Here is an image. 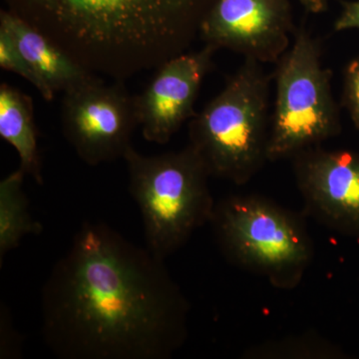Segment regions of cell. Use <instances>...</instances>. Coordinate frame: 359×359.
Wrapping results in <instances>:
<instances>
[{"label": "cell", "instance_id": "cell-17", "mask_svg": "<svg viewBox=\"0 0 359 359\" xmlns=\"http://www.w3.org/2000/svg\"><path fill=\"white\" fill-rule=\"evenodd\" d=\"M334 32L359 29V0L342 2V11L334 25Z\"/></svg>", "mask_w": 359, "mask_h": 359}, {"label": "cell", "instance_id": "cell-8", "mask_svg": "<svg viewBox=\"0 0 359 359\" xmlns=\"http://www.w3.org/2000/svg\"><path fill=\"white\" fill-rule=\"evenodd\" d=\"M295 30L290 0H217L201 25L200 39L217 50L276 65Z\"/></svg>", "mask_w": 359, "mask_h": 359}, {"label": "cell", "instance_id": "cell-1", "mask_svg": "<svg viewBox=\"0 0 359 359\" xmlns=\"http://www.w3.org/2000/svg\"><path fill=\"white\" fill-rule=\"evenodd\" d=\"M165 259L86 223L42 290V334L61 359H169L188 339L190 304Z\"/></svg>", "mask_w": 359, "mask_h": 359}, {"label": "cell", "instance_id": "cell-14", "mask_svg": "<svg viewBox=\"0 0 359 359\" xmlns=\"http://www.w3.org/2000/svg\"><path fill=\"white\" fill-rule=\"evenodd\" d=\"M341 351L332 341L316 332H306L283 339L268 340L250 347L244 358L250 359H332Z\"/></svg>", "mask_w": 359, "mask_h": 359}, {"label": "cell", "instance_id": "cell-18", "mask_svg": "<svg viewBox=\"0 0 359 359\" xmlns=\"http://www.w3.org/2000/svg\"><path fill=\"white\" fill-rule=\"evenodd\" d=\"M309 13L320 14L327 11L330 0H297Z\"/></svg>", "mask_w": 359, "mask_h": 359}, {"label": "cell", "instance_id": "cell-2", "mask_svg": "<svg viewBox=\"0 0 359 359\" xmlns=\"http://www.w3.org/2000/svg\"><path fill=\"white\" fill-rule=\"evenodd\" d=\"M85 69L124 81L188 52L217 0H2Z\"/></svg>", "mask_w": 359, "mask_h": 359}, {"label": "cell", "instance_id": "cell-12", "mask_svg": "<svg viewBox=\"0 0 359 359\" xmlns=\"http://www.w3.org/2000/svg\"><path fill=\"white\" fill-rule=\"evenodd\" d=\"M0 136L20 159V169L43 184L32 97L7 83L0 85Z\"/></svg>", "mask_w": 359, "mask_h": 359}, {"label": "cell", "instance_id": "cell-10", "mask_svg": "<svg viewBox=\"0 0 359 359\" xmlns=\"http://www.w3.org/2000/svg\"><path fill=\"white\" fill-rule=\"evenodd\" d=\"M217 49L205 44L199 51L185 52L156 69L145 90L135 96L137 118L144 138L164 145L184 123L196 115L201 86L212 67Z\"/></svg>", "mask_w": 359, "mask_h": 359}, {"label": "cell", "instance_id": "cell-4", "mask_svg": "<svg viewBox=\"0 0 359 359\" xmlns=\"http://www.w3.org/2000/svg\"><path fill=\"white\" fill-rule=\"evenodd\" d=\"M123 159L147 248L165 259L211 222L216 205L209 188L211 175L190 144L183 150L154 156L140 154L131 146Z\"/></svg>", "mask_w": 359, "mask_h": 359}, {"label": "cell", "instance_id": "cell-3", "mask_svg": "<svg viewBox=\"0 0 359 359\" xmlns=\"http://www.w3.org/2000/svg\"><path fill=\"white\" fill-rule=\"evenodd\" d=\"M271 81L262 63L245 59L190 120L189 144L211 177L244 185L269 162Z\"/></svg>", "mask_w": 359, "mask_h": 359}, {"label": "cell", "instance_id": "cell-6", "mask_svg": "<svg viewBox=\"0 0 359 359\" xmlns=\"http://www.w3.org/2000/svg\"><path fill=\"white\" fill-rule=\"evenodd\" d=\"M320 39L297 28L294 42L273 73L276 97L271 116L269 162L292 159L341 132L332 72L321 61Z\"/></svg>", "mask_w": 359, "mask_h": 359}, {"label": "cell", "instance_id": "cell-11", "mask_svg": "<svg viewBox=\"0 0 359 359\" xmlns=\"http://www.w3.org/2000/svg\"><path fill=\"white\" fill-rule=\"evenodd\" d=\"M0 28L8 33L21 55L53 93H65L96 76L34 26L6 9L0 11Z\"/></svg>", "mask_w": 359, "mask_h": 359}, {"label": "cell", "instance_id": "cell-16", "mask_svg": "<svg viewBox=\"0 0 359 359\" xmlns=\"http://www.w3.org/2000/svg\"><path fill=\"white\" fill-rule=\"evenodd\" d=\"M342 105L359 130V57L351 60L344 69Z\"/></svg>", "mask_w": 359, "mask_h": 359}, {"label": "cell", "instance_id": "cell-9", "mask_svg": "<svg viewBox=\"0 0 359 359\" xmlns=\"http://www.w3.org/2000/svg\"><path fill=\"white\" fill-rule=\"evenodd\" d=\"M290 160L306 214L332 230L359 235V152L320 145Z\"/></svg>", "mask_w": 359, "mask_h": 359}, {"label": "cell", "instance_id": "cell-15", "mask_svg": "<svg viewBox=\"0 0 359 359\" xmlns=\"http://www.w3.org/2000/svg\"><path fill=\"white\" fill-rule=\"evenodd\" d=\"M0 66L2 69L11 71L27 80L36 88L40 95L47 102H51L55 98L56 94L53 93L40 79L39 75L33 71L32 66L28 65L27 61L18 51V47L13 43L8 33L1 28H0Z\"/></svg>", "mask_w": 359, "mask_h": 359}, {"label": "cell", "instance_id": "cell-13", "mask_svg": "<svg viewBox=\"0 0 359 359\" xmlns=\"http://www.w3.org/2000/svg\"><path fill=\"white\" fill-rule=\"evenodd\" d=\"M26 174L18 169L0 182V259L20 245L26 236L40 235L42 224L33 219L23 191Z\"/></svg>", "mask_w": 359, "mask_h": 359}, {"label": "cell", "instance_id": "cell-5", "mask_svg": "<svg viewBox=\"0 0 359 359\" xmlns=\"http://www.w3.org/2000/svg\"><path fill=\"white\" fill-rule=\"evenodd\" d=\"M210 224L229 262L264 276L276 289H295L313 262L304 219L263 196L224 198L215 205Z\"/></svg>", "mask_w": 359, "mask_h": 359}, {"label": "cell", "instance_id": "cell-7", "mask_svg": "<svg viewBox=\"0 0 359 359\" xmlns=\"http://www.w3.org/2000/svg\"><path fill=\"white\" fill-rule=\"evenodd\" d=\"M138 125L134 97L122 81L108 84L95 76L63 93V134L89 166L124 157Z\"/></svg>", "mask_w": 359, "mask_h": 359}]
</instances>
